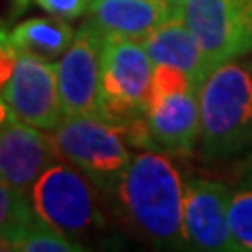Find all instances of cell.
I'll return each mask as SVG.
<instances>
[{"instance_id":"cell-1","label":"cell","mask_w":252,"mask_h":252,"mask_svg":"<svg viewBox=\"0 0 252 252\" xmlns=\"http://www.w3.org/2000/svg\"><path fill=\"white\" fill-rule=\"evenodd\" d=\"M137 231L160 248H189L183 229L185 181L156 149L132 156L116 189Z\"/></svg>"},{"instance_id":"cell-2","label":"cell","mask_w":252,"mask_h":252,"mask_svg":"<svg viewBox=\"0 0 252 252\" xmlns=\"http://www.w3.org/2000/svg\"><path fill=\"white\" fill-rule=\"evenodd\" d=\"M200 145L217 160L252 147V63H220L200 89Z\"/></svg>"},{"instance_id":"cell-3","label":"cell","mask_w":252,"mask_h":252,"mask_svg":"<svg viewBox=\"0 0 252 252\" xmlns=\"http://www.w3.org/2000/svg\"><path fill=\"white\" fill-rule=\"evenodd\" d=\"M154 61L145 44L126 36H103L99 116L120 130L143 120L149 107Z\"/></svg>"},{"instance_id":"cell-4","label":"cell","mask_w":252,"mask_h":252,"mask_svg":"<svg viewBox=\"0 0 252 252\" xmlns=\"http://www.w3.org/2000/svg\"><path fill=\"white\" fill-rule=\"evenodd\" d=\"M61 160L78 168L91 183L105 193H116L118 183L132 156L124 132L101 116L63 118L51 132Z\"/></svg>"},{"instance_id":"cell-5","label":"cell","mask_w":252,"mask_h":252,"mask_svg":"<svg viewBox=\"0 0 252 252\" xmlns=\"http://www.w3.org/2000/svg\"><path fill=\"white\" fill-rule=\"evenodd\" d=\"M147 128L156 152L189 154L200 141V86L183 69L154 65Z\"/></svg>"},{"instance_id":"cell-6","label":"cell","mask_w":252,"mask_h":252,"mask_svg":"<svg viewBox=\"0 0 252 252\" xmlns=\"http://www.w3.org/2000/svg\"><path fill=\"white\" fill-rule=\"evenodd\" d=\"M94 189L78 168L57 160L38 177L30 189V200L46 223L80 244L82 235L101 223Z\"/></svg>"},{"instance_id":"cell-7","label":"cell","mask_w":252,"mask_h":252,"mask_svg":"<svg viewBox=\"0 0 252 252\" xmlns=\"http://www.w3.org/2000/svg\"><path fill=\"white\" fill-rule=\"evenodd\" d=\"M181 17L198 38L210 72L252 53V0H185Z\"/></svg>"},{"instance_id":"cell-8","label":"cell","mask_w":252,"mask_h":252,"mask_svg":"<svg viewBox=\"0 0 252 252\" xmlns=\"http://www.w3.org/2000/svg\"><path fill=\"white\" fill-rule=\"evenodd\" d=\"M0 97L21 122L53 132L63 120V105L57 84V63L32 53H19L13 76Z\"/></svg>"},{"instance_id":"cell-9","label":"cell","mask_w":252,"mask_h":252,"mask_svg":"<svg viewBox=\"0 0 252 252\" xmlns=\"http://www.w3.org/2000/svg\"><path fill=\"white\" fill-rule=\"evenodd\" d=\"M103 36L89 23L78 28L69 49L57 63V84L63 118L99 116Z\"/></svg>"},{"instance_id":"cell-10","label":"cell","mask_w":252,"mask_h":252,"mask_svg":"<svg viewBox=\"0 0 252 252\" xmlns=\"http://www.w3.org/2000/svg\"><path fill=\"white\" fill-rule=\"evenodd\" d=\"M231 193L227 185L208 179H187L183 200V229L187 246L206 252H235L229 231Z\"/></svg>"},{"instance_id":"cell-11","label":"cell","mask_w":252,"mask_h":252,"mask_svg":"<svg viewBox=\"0 0 252 252\" xmlns=\"http://www.w3.org/2000/svg\"><path fill=\"white\" fill-rule=\"evenodd\" d=\"M11 116L0 128V179L21 193H30L38 177L59 160L51 135Z\"/></svg>"},{"instance_id":"cell-12","label":"cell","mask_w":252,"mask_h":252,"mask_svg":"<svg viewBox=\"0 0 252 252\" xmlns=\"http://www.w3.org/2000/svg\"><path fill=\"white\" fill-rule=\"evenodd\" d=\"M175 15L158 0H94L86 23L101 36H126L143 42L156 28Z\"/></svg>"},{"instance_id":"cell-13","label":"cell","mask_w":252,"mask_h":252,"mask_svg":"<svg viewBox=\"0 0 252 252\" xmlns=\"http://www.w3.org/2000/svg\"><path fill=\"white\" fill-rule=\"evenodd\" d=\"M143 44L154 61V65L168 63V65L183 69L193 80V84L202 89L204 80L210 74V67L202 53L198 38L187 28L183 17H172L164 21L160 28H156L145 38Z\"/></svg>"},{"instance_id":"cell-14","label":"cell","mask_w":252,"mask_h":252,"mask_svg":"<svg viewBox=\"0 0 252 252\" xmlns=\"http://www.w3.org/2000/svg\"><path fill=\"white\" fill-rule=\"evenodd\" d=\"M0 250L13 252H78L86 250L82 244H76L57 231L53 225L38 215L34 204L26 193L19 202L17 212L6 227V231L0 240Z\"/></svg>"},{"instance_id":"cell-15","label":"cell","mask_w":252,"mask_h":252,"mask_svg":"<svg viewBox=\"0 0 252 252\" xmlns=\"http://www.w3.org/2000/svg\"><path fill=\"white\" fill-rule=\"evenodd\" d=\"M76 36L69 21L51 17L49 19H26L11 30V42L19 53H32L40 59L53 61L63 57Z\"/></svg>"},{"instance_id":"cell-16","label":"cell","mask_w":252,"mask_h":252,"mask_svg":"<svg viewBox=\"0 0 252 252\" xmlns=\"http://www.w3.org/2000/svg\"><path fill=\"white\" fill-rule=\"evenodd\" d=\"M229 231L235 252H252V185L231 193Z\"/></svg>"},{"instance_id":"cell-17","label":"cell","mask_w":252,"mask_h":252,"mask_svg":"<svg viewBox=\"0 0 252 252\" xmlns=\"http://www.w3.org/2000/svg\"><path fill=\"white\" fill-rule=\"evenodd\" d=\"M32 2H36L44 13L53 15V17L74 21L91 13L94 0H32Z\"/></svg>"},{"instance_id":"cell-18","label":"cell","mask_w":252,"mask_h":252,"mask_svg":"<svg viewBox=\"0 0 252 252\" xmlns=\"http://www.w3.org/2000/svg\"><path fill=\"white\" fill-rule=\"evenodd\" d=\"M23 195L26 193L17 191L15 187H11L9 183H4V181L0 179V240H2L6 227L11 225V220L15 217V212H17V206H19Z\"/></svg>"},{"instance_id":"cell-19","label":"cell","mask_w":252,"mask_h":252,"mask_svg":"<svg viewBox=\"0 0 252 252\" xmlns=\"http://www.w3.org/2000/svg\"><path fill=\"white\" fill-rule=\"evenodd\" d=\"M158 2H162V4H166L168 9L175 13V15H181V11H183V4H185V0H158Z\"/></svg>"},{"instance_id":"cell-20","label":"cell","mask_w":252,"mask_h":252,"mask_svg":"<svg viewBox=\"0 0 252 252\" xmlns=\"http://www.w3.org/2000/svg\"><path fill=\"white\" fill-rule=\"evenodd\" d=\"M13 4H15V13H21L23 9H28L30 0H13Z\"/></svg>"},{"instance_id":"cell-21","label":"cell","mask_w":252,"mask_h":252,"mask_svg":"<svg viewBox=\"0 0 252 252\" xmlns=\"http://www.w3.org/2000/svg\"><path fill=\"white\" fill-rule=\"evenodd\" d=\"M244 179H246V185H252V164H250L248 172H246V175H244Z\"/></svg>"},{"instance_id":"cell-22","label":"cell","mask_w":252,"mask_h":252,"mask_svg":"<svg viewBox=\"0 0 252 252\" xmlns=\"http://www.w3.org/2000/svg\"><path fill=\"white\" fill-rule=\"evenodd\" d=\"M250 63H252V61H250Z\"/></svg>"}]
</instances>
